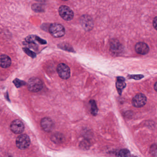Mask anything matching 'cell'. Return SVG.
<instances>
[{
  "instance_id": "1",
  "label": "cell",
  "mask_w": 157,
  "mask_h": 157,
  "mask_svg": "<svg viewBox=\"0 0 157 157\" xmlns=\"http://www.w3.org/2000/svg\"><path fill=\"white\" fill-rule=\"evenodd\" d=\"M27 86L28 90L30 91L37 92L43 89V83L40 79L33 77L29 79Z\"/></svg>"
},
{
  "instance_id": "2",
  "label": "cell",
  "mask_w": 157,
  "mask_h": 157,
  "mask_svg": "<svg viewBox=\"0 0 157 157\" xmlns=\"http://www.w3.org/2000/svg\"><path fill=\"white\" fill-rule=\"evenodd\" d=\"M49 32L52 36L56 38H59L64 36L65 34V29L61 25L54 23L49 26Z\"/></svg>"
},
{
  "instance_id": "3",
  "label": "cell",
  "mask_w": 157,
  "mask_h": 157,
  "mask_svg": "<svg viewBox=\"0 0 157 157\" xmlns=\"http://www.w3.org/2000/svg\"><path fill=\"white\" fill-rule=\"evenodd\" d=\"M31 140L29 136L25 134L20 135L16 139V146L21 150L27 148L30 146Z\"/></svg>"
},
{
  "instance_id": "4",
  "label": "cell",
  "mask_w": 157,
  "mask_h": 157,
  "mask_svg": "<svg viewBox=\"0 0 157 157\" xmlns=\"http://www.w3.org/2000/svg\"><path fill=\"white\" fill-rule=\"evenodd\" d=\"M57 71L59 76L63 79H67L70 77V69L64 63H60L58 66Z\"/></svg>"
},
{
  "instance_id": "5",
  "label": "cell",
  "mask_w": 157,
  "mask_h": 157,
  "mask_svg": "<svg viewBox=\"0 0 157 157\" xmlns=\"http://www.w3.org/2000/svg\"><path fill=\"white\" fill-rule=\"evenodd\" d=\"M59 11L61 18L65 21H71L74 17L73 12L67 6L64 5L60 6Z\"/></svg>"
},
{
  "instance_id": "6",
  "label": "cell",
  "mask_w": 157,
  "mask_h": 157,
  "mask_svg": "<svg viewBox=\"0 0 157 157\" xmlns=\"http://www.w3.org/2000/svg\"><path fill=\"white\" fill-rule=\"evenodd\" d=\"M147 101V97L142 94H138L134 96L132 103L134 107L140 108L145 105Z\"/></svg>"
},
{
  "instance_id": "7",
  "label": "cell",
  "mask_w": 157,
  "mask_h": 157,
  "mask_svg": "<svg viewBox=\"0 0 157 157\" xmlns=\"http://www.w3.org/2000/svg\"><path fill=\"white\" fill-rule=\"evenodd\" d=\"M24 128L25 126L23 123L19 119L13 120L10 125L11 130L15 134H21L23 132Z\"/></svg>"
},
{
  "instance_id": "8",
  "label": "cell",
  "mask_w": 157,
  "mask_h": 157,
  "mask_svg": "<svg viewBox=\"0 0 157 157\" xmlns=\"http://www.w3.org/2000/svg\"><path fill=\"white\" fill-rule=\"evenodd\" d=\"M41 125L44 131L49 132L54 129V123L51 118L44 117L41 120Z\"/></svg>"
},
{
  "instance_id": "9",
  "label": "cell",
  "mask_w": 157,
  "mask_h": 157,
  "mask_svg": "<svg viewBox=\"0 0 157 157\" xmlns=\"http://www.w3.org/2000/svg\"><path fill=\"white\" fill-rule=\"evenodd\" d=\"M135 50L140 55H145L148 53L149 48L147 44L143 42H139L135 46Z\"/></svg>"
},
{
  "instance_id": "10",
  "label": "cell",
  "mask_w": 157,
  "mask_h": 157,
  "mask_svg": "<svg viewBox=\"0 0 157 157\" xmlns=\"http://www.w3.org/2000/svg\"><path fill=\"white\" fill-rule=\"evenodd\" d=\"M25 42L28 43L35 44H47L45 40L35 35H30L27 36L25 38Z\"/></svg>"
},
{
  "instance_id": "11",
  "label": "cell",
  "mask_w": 157,
  "mask_h": 157,
  "mask_svg": "<svg viewBox=\"0 0 157 157\" xmlns=\"http://www.w3.org/2000/svg\"><path fill=\"white\" fill-rule=\"evenodd\" d=\"M126 86V84L125 82L124 78L122 77H117L116 82V87L119 95L122 94V92L125 89Z\"/></svg>"
},
{
  "instance_id": "12",
  "label": "cell",
  "mask_w": 157,
  "mask_h": 157,
  "mask_svg": "<svg viewBox=\"0 0 157 157\" xmlns=\"http://www.w3.org/2000/svg\"><path fill=\"white\" fill-rule=\"evenodd\" d=\"M11 59L9 56L3 55L0 56V67L7 68L11 65Z\"/></svg>"
},
{
  "instance_id": "13",
  "label": "cell",
  "mask_w": 157,
  "mask_h": 157,
  "mask_svg": "<svg viewBox=\"0 0 157 157\" xmlns=\"http://www.w3.org/2000/svg\"><path fill=\"white\" fill-rule=\"evenodd\" d=\"M51 139L55 143H61L64 141L65 137L61 133H56L52 135Z\"/></svg>"
},
{
  "instance_id": "14",
  "label": "cell",
  "mask_w": 157,
  "mask_h": 157,
  "mask_svg": "<svg viewBox=\"0 0 157 157\" xmlns=\"http://www.w3.org/2000/svg\"><path fill=\"white\" fill-rule=\"evenodd\" d=\"M90 106L91 113L92 115L95 116L97 115L98 112V108L97 107L96 102L94 100H91L90 101Z\"/></svg>"
},
{
  "instance_id": "15",
  "label": "cell",
  "mask_w": 157,
  "mask_h": 157,
  "mask_svg": "<svg viewBox=\"0 0 157 157\" xmlns=\"http://www.w3.org/2000/svg\"><path fill=\"white\" fill-rule=\"evenodd\" d=\"M130 154V151L127 149H122L118 151L116 155L118 157H127Z\"/></svg>"
},
{
  "instance_id": "16",
  "label": "cell",
  "mask_w": 157,
  "mask_h": 157,
  "mask_svg": "<svg viewBox=\"0 0 157 157\" xmlns=\"http://www.w3.org/2000/svg\"><path fill=\"white\" fill-rule=\"evenodd\" d=\"M32 9L36 12H41L43 11V7L41 4H33L32 6Z\"/></svg>"
},
{
  "instance_id": "17",
  "label": "cell",
  "mask_w": 157,
  "mask_h": 157,
  "mask_svg": "<svg viewBox=\"0 0 157 157\" xmlns=\"http://www.w3.org/2000/svg\"><path fill=\"white\" fill-rule=\"evenodd\" d=\"M150 152L152 156L157 157V146L154 144L151 145L150 148Z\"/></svg>"
},
{
  "instance_id": "18",
  "label": "cell",
  "mask_w": 157,
  "mask_h": 157,
  "mask_svg": "<svg viewBox=\"0 0 157 157\" xmlns=\"http://www.w3.org/2000/svg\"><path fill=\"white\" fill-rule=\"evenodd\" d=\"M23 50L24 52L27 54V55L31 57L32 58H35L36 56V54L34 53V52H33V51L30 50L29 48H23Z\"/></svg>"
},
{
  "instance_id": "19",
  "label": "cell",
  "mask_w": 157,
  "mask_h": 157,
  "mask_svg": "<svg viewBox=\"0 0 157 157\" xmlns=\"http://www.w3.org/2000/svg\"><path fill=\"white\" fill-rule=\"evenodd\" d=\"M129 78L133 79L138 80H140L144 78V76L142 75H129L128 76Z\"/></svg>"
},
{
  "instance_id": "20",
  "label": "cell",
  "mask_w": 157,
  "mask_h": 157,
  "mask_svg": "<svg viewBox=\"0 0 157 157\" xmlns=\"http://www.w3.org/2000/svg\"><path fill=\"white\" fill-rule=\"evenodd\" d=\"M14 83L15 85H16L18 88L25 84H23V83H25L24 82L19 80L18 79H15V80L14 81Z\"/></svg>"
},
{
  "instance_id": "21",
  "label": "cell",
  "mask_w": 157,
  "mask_h": 157,
  "mask_svg": "<svg viewBox=\"0 0 157 157\" xmlns=\"http://www.w3.org/2000/svg\"><path fill=\"white\" fill-rule=\"evenodd\" d=\"M157 17H155L154 18V20L153 21V26L154 27L156 30H157Z\"/></svg>"
},
{
  "instance_id": "22",
  "label": "cell",
  "mask_w": 157,
  "mask_h": 157,
  "mask_svg": "<svg viewBox=\"0 0 157 157\" xmlns=\"http://www.w3.org/2000/svg\"><path fill=\"white\" fill-rule=\"evenodd\" d=\"M157 82H155V84H154V90H155L156 91H157Z\"/></svg>"
},
{
  "instance_id": "23",
  "label": "cell",
  "mask_w": 157,
  "mask_h": 157,
  "mask_svg": "<svg viewBox=\"0 0 157 157\" xmlns=\"http://www.w3.org/2000/svg\"><path fill=\"white\" fill-rule=\"evenodd\" d=\"M62 1H68V0H62Z\"/></svg>"
}]
</instances>
